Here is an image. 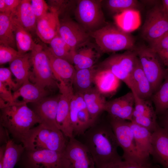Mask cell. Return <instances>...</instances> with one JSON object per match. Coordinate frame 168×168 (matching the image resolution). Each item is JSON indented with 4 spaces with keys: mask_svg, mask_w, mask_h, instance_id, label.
Returning <instances> with one entry per match:
<instances>
[{
    "mask_svg": "<svg viewBox=\"0 0 168 168\" xmlns=\"http://www.w3.org/2000/svg\"><path fill=\"white\" fill-rule=\"evenodd\" d=\"M81 136L83 139L81 142L90 152L96 168H102L122 160L118 152L119 144L109 122L102 124L95 122Z\"/></svg>",
    "mask_w": 168,
    "mask_h": 168,
    "instance_id": "6da1fadb",
    "label": "cell"
},
{
    "mask_svg": "<svg viewBox=\"0 0 168 168\" xmlns=\"http://www.w3.org/2000/svg\"><path fill=\"white\" fill-rule=\"evenodd\" d=\"M59 99V94L54 96H47L34 103L32 110L39 119L40 123L58 128L56 118Z\"/></svg>",
    "mask_w": 168,
    "mask_h": 168,
    "instance_id": "e0dca14e",
    "label": "cell"
},
{
    "mask_svg": "<svg viewBox=\"0 0 168 168\" xmlns=\"http://www.w3.org/2000/svg\"><path fill=\"white\" fill-rule=\"evenodd\" d=\"M59 99L56 122L59 129L68 138L74 137L70 113V103L74 92L72 86L59 83Z\"/></svg>",
    "mask_w": 168,
    "mask_h": 168,
    "instance_id": "5bb4252c",
    "label": "cell"
},
{
    "mask_svg": "<svg viewBox=\"0 0 168 168\" xmlns=\"http://www.w3.org/2000/svg\"><path fill=\"white\" fill-rule=\"evenodd\" d=\"M58 128L40 123L31 128L22 143L25 150H49L63 152L68 140Z\"/></svg>",
    "mask_w": 168,
    "mask_h": 168,
    "instance_id": "3957f363",
    "label": "cell"
},
{
    "mask_svg": "<svg viewBox=\"0 0 168 168\" xmlns=\"http://www.w3.org/2000/svg\"><path fill=\"white\" fill-rule=\"evenodd\" d=\"M13 14L0 13V44L16 48L12 22Z\"/></svg>",
    "mask_w": 168,
    "mask_h": 168,
    "instance_id": "1f68e13d",
    "label": "cell"
},
{
    "mask_svg": "<svg viewBox=\"0 0 168 168\" xmlns=\"http://www.w3.org/2000/svg\"><path fill=\"white\" fill-rule=\"evenodd\" d=\"M110 119V124L119 146L123 150L124 160L143 165L151 163L146 162L139 155L129 122L111 117Z\"/></svg>",
    "mask_w": 168,
    "mask_h": 168,
    "instance_id": "8992f818",
    "label": "cell"
},
{
    "mask_svg": "<svg viewBox=\"0 0 168 168\" xmlns=\"http://www.w3.org/2000/svg\"><path fill=\"white\" fill-rule=\"evenodd\" d=\"M99 69L98 66L95 65L90 68L76 70L72 83L75 92L82 93L92 88Z\"/></svg>",
    "mask_w": 168,
    "mask_h": 168,
    "instance_id": "f546056e",
    "label": "cell"
},
{
    "mask_svg": "<svg viewBox=\"0 0 168 168\" xmlns=\"http://www.w3.org/2000/svg\"><path fill=\"white\" fill-rule=\"evenodd\" d=\"M165 80L152 96L156 114L161 115L168 109V74Z\"/></svg>",
    "mask_w": 168,
    "mask_h": 168,
    "instance_id": "e575fe53",
    "label": "cell"
},
{
    "mask_svg": "<svg viewBox=\"0 0 168 168\" xmlns=\"http://www.w3.org/2000/svg\"><path fill=\"white\" fill-rule=\"evenodd\" d=\"M24 101L17 100L0 109V125L12 136L13 139L22 143L29 131L39 119Z\"/></svg>",
    "mask_w": 168,
    "mask_h": 168,
    "instance_id": "7a4b0ae2",
    "label": "cell"
},
{
    "mask_svg": "<svg viewBox=\"0 0 168 168\" xmlns=\"http://www.w3.org/2000/svg\"><path fill=\"white\" fill-rule=\"evenodd\" d=\"M94 84L102 95H110L117 91L120 80L110 71L99 68L95 77Z\"/></svg>",
    "mask_w": 168,
    "mask_h": 168,
    "instance_id": "d4e9b609",
    "label": "cell"
},
{
    "mask_svg": "<svg viewBox=\"0 0 168 168\" xmlns=\"http://www.w3.org/2000/svg\"><path fill=\"white\" fill-rule=\"evenodd\" d=\"M49 44V49L55 56L73 64V57L74 50L66 43L59 34L50 41Z\"/></svg>",
    "mask_w": 168,
    "mask_h": 168,
    "instance_id": "836d02e7",
    "label": "cell"
},
{
    "mask_svg": "<svg viewBox=\"0 0 168 168\" xmlns=\"http://www.w3.org/2000/svg\"><path fill=\"white\" fill-rule=\"evenodd\" d=\"M70 113L74 137L82 135L93 124L81 93L74 92L70 101Z\"/></svg>",
    "mask_w": 168,
    "mask_h": 168,
    "instance_id": "4fadbf2b",
    "label": "cell"
},
{
    "mask_svg": "<svg viewBox=\"0 0 168 168\" xmlns=\"http://www.w3.org/2000/svg\"><path fill=\"white\" fill-rule=\"evenodd\" d=\"M49 93V91L42 88L28 80L14 92L13 101L21 96L23 98V100L27 103H35L48 96Z\"/></svg>",
    "mask_w": 168,
    "mask_h": 168,
    "instance_id": "484cf974",
    "label": "cell"
},
{
    "mask_svg": "<svg viewBox=\"0 0 168 168\" xmlns=\"http://www.w3.org/2000/svg\"><path fill=\"white\" fill-rule=\"evenodd\" d=\"M131 91L133 94L134 99V109L132 118L140 115L156 113L149 102L146 100L140 98L134 91Z\"/></svg>",
    "mask_w": 168,
    "mask_h": 168,
    "instance_id": "8d00e7d4",
    "label": "cell"
},
{
    "mask_svg": "<svg viewBox=\"0 0 168 168\" xmlns=\"http://www.w3.org/2000/svg\"><path fill=\"white\" fill-rule=\"evenodd\" d=\"M152 146L154 161L168 168V133L159 125L152 133Z\"/></svg>",
    "mask_w": 168,
    "mask_h": 168,
    "instance_id": "44dd1931",
    "label": "cell"
},
{
    "mask_svg": "<svg viewBox=\"0 0 168 168\" xmlns=\"http://www.w3.org/2000/svg\"><path fill=\"white\" fill-rule=\"evenodd\" d=\"M81 93L94 124L99 116L105 111L107 101L104 96L96 87H92Z\"/></svg>",
    "mask_w": 168,
    "mask_h": 168,
    "instance_id": "cb8c5ba5",
    "label": "cell"
},
{
    "mask_svg": "<svg viewBox=\"0 0 168 168\" xmlns=\"http://www.w3.org/2000/svg\"><path fill=\"white\" fill-rule=\"evenodd\" d=\"M161 115V125L160 126L168 133V109Z\"/></svg>",
    "mask_w": 168,
    "mask_h": 168,
    "instance_id": "c3c4849f",
    "label": "cell"
},
{
    "mask_svg": "<svg viewBox=\"0 0 168 168\" xmlns=\"http://www.w3.org/2000/svg\"><path fill=\"white\" fill-rule=\"evenodd\" d=\"M138 58L134 50H127L123 53L111 55L98 66L100 69L110 71L131 90V76Z\"/></svg>",
    "mask_w": 168,
    "mask_h": 168,
    "instance_id": "52a82bcc",
    "label": "cell"
},
{
    "mask_svg": "<svg viewBox=\"0 0 168 168\" xmlns=\"http://www.w3.org/2000/svg\"><path fill=\"white\" fill-rule=\"evenodd\" d=\"M21 1V0H5L6 7L5 13L14 14Z\"/></svg>",
    "mask_w": 168,
    "mask_h": 168,
    "instance_id": "f6af8a7d",
    "label": "cell"
},
{
    "mask_svg": "<svg viewBox=\"0 0 168 168\" xmlns=\"http://www.w3.org/2000/svg\"><path fill=\"white\" fill-rule=\"evenodd\" d=\"M101 0H80L77 2L75 15L77 22L89 33L97 30L106 24Z\"/></svg>",
    "mask_w": 168,
    "mask_h": 168,
    "instance_id": "ba28073f",
    "label": "cell"
},
{
    "mask_svg": "<svg viewBox=\"0 0 168 168\" xmlns=\"http://www.w3.org/2000/svg\"><path fill=\"white\" fill-rule=\"evenodd\" d=\"M20 160L23 168H66L63 152L25 150Z\"/></svg>",
    "mask_w": 168,
    "mask_h": 168,
    "instance_id": "30bf717a",
    "label": "cell"
},
{
    "mask_svg": "<svg viewBox=\"0 0 168 168\" xmlns=\"http://www.w3.org/2000/svg\"><path fill=\"white\" fill-rule=\"evenodd\" d=\"M3 159V168H14L25 151L23 144L16 143L8 136Z\"/></svg>",
    "mask_w": 168,
    "mask_h": 168,
    "instance_id": "d6a6232c",
    "label": "cell"
},
{
    "mask_svg": "<svg viewBox=\"0 0 168 168\" xmlns=\"http://www.w3.org/2000/svg\"><path fill=\"white\" fill-rule=\"evenodd\" d=\"M68 139L63 152L66 168H96L92 156L87 147L74 137Z\"/></svg>",
    "mask_w": 168,
    "mask_h": 168,
    "instance_id": "7c38bea8",
    "label": "cell"
},
{
    "mask_svg": "<svg viewBox=\"0 0 168 168\" xmlns=\"http://www.w3.org/2000/svg\"><path fill=\"white\" fill-rule=\"evenodd\" d=\"M30 58L33 68L30 81L50 91L58 88L59 84L52 72L43 44H36L31 51Z\"/></svg>",
    "mask_w": 168,
    "mask_h": 168,
    "instance_id": "5b68a950",
    "label": "cell"
},
{
    "mask_svg": "<svg viewBox=\"0 0 168 168\" xmlns=\"http://www.w3.org/2000/svg\"><path fill=\"white\" fill-rule=\"evenodd\" d=\"M131 82V91H134L140 98L147 100L152 97L153 92L151 84L142 69L138 57L132 73Z\"/></svg>",
    "mask_w": 168,
    "mask_h": 168,
    "instance_id": "603a6c76",
    "label": "cell"
},
{
    "mask_svg": "<svg viewBox=\"0 0 168 168\" xmlns=\"http://www.w3.org/2000/svg\"><path fill=\"white\" fill-rule=\"evenodd\" d=\"M106 5L110 11L117 14L128 10L137 9L138 3L136 0H109L106 1Z\"/></svg>",
    "mask_w": 168,
    "mask_h": 168,
    "instance_id": "d590c367",
    "label": "cell"
},
{
    "mask_svg": "<svg viewBox=\"0 0 168 168\" xmlns=\"http://www.w3.org/2000/svg\"><path fill=\"white\" fill-rule=\"evenodd\" d=\"M6 4L5 0H0V12L5 13L6 11Z\"/></svg>",
    "mask_w": 168,
    "mask_h": 168,
    "instance_id": "681fc988",
    "label": "cell"
},
{
    "mask_svg": "<svg viewBox=\"0 0 168 168\" xmlns=\"http://www.w3.org/2000/svg\"><path fill=\"white\" fill-rule=\"evenodd\" d=\"M89 34L102 53L134 50L136 46L135 39L131 34L110 24H107Z\"/></svg>",
    "mask_w": 168,
    "mask_h": 168,
    "instance_id": "277c9868",
    "label": "cell"
},
{
    "mask_svg": "<svg viewBox=\"0 0 168 168\" xmlns=\"http://www.w3.org/2000/svg\"><path fill=\"white\" fill-rule=\"evenodd\" d=\"M157 54L162 64L168 68V49L157 52Z\"/></svg>",
    "mask_w": 168,
    "mask_h": 168,
    "instance_id": "bcb514c9",
    "label": "cell"
},
{
    "mask_svg": "<svg viewBox=\"0 0 168 168\" xmlns=\"http://www.w3.org/2000/svg\"><path fill=\"white\" fill-rule=\"evenodd\" d=\"M114 19L116 26L130 33L138 29L141 24L140 14L137 9H129L116 14Z\"/></svg>",
    "mask_w": 168,
    "mask_h": 168,
    "instance_id": "83f0119b",
    "label": "cell"
},
{
    "mask_svg": "<svg viewBox=\"0 0 168 168\" xmlns=\"http://www.w3.org/2000/svg\"><path fill=\"white\" fill-rule=\"evenodd\" d=\"M59 34L62 39L72 49L89 41V33L77 22L70 18L60 21Z\"/></svg>",
    "mask_w": 168,
    "mask_h": 168,
    "instance_id": "9a60e30c",
    "label": "cell"
},
{
    "mask_svg": "<svg viewBox=\"0 0 168 168\" xmlns=\"http://www.w3.org/2000/svg\"><path fill=\"white\" fill-rule=\"evenodd\" d=\"M59 26L58 11L53 7L50 12L37 21L35 31L42 42L49 44L59 34Z\"/></svg>",
    "mask_w": 168,
    "mask_h": 168,
    "instance_id": "2e32d148",
    "label": "cell"
},
{
    "mask_svg": "<svg viewBox=\"0 0 168 168\" xmlns=\"http://www.w3.org/2000/svg\"><path fill=\"white\" fill-rule=\"evenodd\" d=\"M102 168H160L157 165L152 163L141 164L137 163L121 160L108 164Z\"/></svg>",
    "mask_w": 168,
    "mask_h": 168,
    "instance_id": "ab89813d",
    "label": "cell"
},
{
    "mask_svg": "<svg viewBox=\"0 0 168 168\" xmlns=\"http://www.w3.org/2000/svg\"><path fill=\"white\" fill-rule=\"evenodd\" d=\"M47 54L51 69L56 79L59 83L72 86L76 72L74 66L68 61L55 56L49 47L43 44Z\"/></svg>",
    "mask_w": 168,
    "mask_h": 168,
    "instance_id": "ffe728a7",
    "label": "cell"
},
{
    "mask_svg": "<svg viewBox=\"0 0 168 168\" xmlns=\"http://www.w3.org/2000/svg\"><path fill=\"white\" fill-rule=\"evenodd\" d=\"M136 53L142 69L150 82L153 94L165 78L166 72L157 54L144 45L136 46Z\"/></svg>",
    "mask_w": 168,
    "mask_h": 168,
    "instance_id": "9c48e42d",
    "label": "cell"
},
{
    "mask_svg": "<svg viewBox=\"0 0 168 168\" xmlns=\"http://www.w3.org/2000/svg\"><path fill=\"white\" fill-rule=\"evenodd\" d=\"M9 134L7 130L3 126L0 125V142L2 145L7 143L8 136Z\"/></svg>",
    "mask_w": 168,
    "mask_h": 168,
    "instance_id": "7dc6e473",
    "label": "cell"
},
{
    "mask_svg": "<svg viewBox=\"0 0 168 168\" xmlns=\"http://www.w3.org/2000/svg\"><path fill=\"white\" fill-rule=\"evenodd\" d=\"M156 115L155 113L139 115L133 118L131 122L147 129L152 133L159 125L156 120Z\"/></svg>",
    "mask_w": 168,
    "mask_h": 168,
    "instance_id": "74e56055",
    "label": "cell"
},
{
    "mask_svg": "<svg viewBox=\"0 0 168 168\" xmlns=\"http://www.w3.org/2000/svg\"><path fill=\"white\" fill-rule=\"evenodd\" d=\"M129 124L132 130L138 152L146 162H151L152 152V133L147 129L132 122Z\"/></svg>",
    "mask_w": 168,
    "mask_h": 168,
    "instance_id": "7402d4cb",
    "label": "cell"
},
{
    "mask_svg": "<svg viewBox=\"0 0 168 168\" xmlns=\"http://www.w3.org/2000/svg\"><path fill=\"white\" fill-rule=\"evenodd\" d=\"M102 53L96 44L90 41L77 47L74 49L73 63L76 70L87 68L95 65Z\"/></svg>",
    "mask_w": 168,
    "mask_h": 168,
    "instance_id": "ac0fdd59",
    "label": "cell"
},
{
    "mask_svg": "<svg viewBox=\"0 0 168 168\" xmlns=\"http://www.w3.org/2000/svg\"><path fill=\"white\" fill-rule=\"evenodd\" d=\"M9 63V68L19 88L24 82L29 80L32 66L30 53H25Z\"/></svg>",
    "mask_w": 168,
    "mask_h": 168,
    "instance_id": "4316f807",
    "label": "cell"
},
{
    "mask_svg": "<svg viewBox=\"0 0 168 168\" xmlns=\"http://www.w3.org/2000/svg\"><path fill=\"white\" fill-rule=\"evenodd\" d=\"M31 5L37 21L48 12L49 7L44 0H31Z\"/></svg>",
    "mask_w": 168,
    "mask_h": 168,
    "instance_id": "b9f144b4",
    "label": "cell"
},
{
    "mask_svg": "<svg viewBox=\"0 0 168 168\" xmlns=\"http://www.w3.org/2000/svg\"><path fill=\"white\" fill-rule=\"evenodd\" d=\"M0 98L7 103L13 102V94L6 86L0 82Z\"/></svg>",
    "mask_w": 168,
    "mask_h": 168,
    "instance_id": "ee69618b",
    "label": "cell"
},
{
    "mask_svg": "<svg viewBox=\"0 0 168 168\" xmlns=\"http://www.w3.org/2000/svg\"><path fill=\"white\" fill-rule=\"evenodd\" d=\"M13 16L29 32L35 31L37 20L31 6V0H21Z\"/></svg>",
    "mask_w": 168,
    "mask_h": 168,
    "instance_id": "f1b7e54d",
    "label": "cell"
},
{
    "mask_svg": "<svg viewBox=\"0 0 168 168\" xmlns=\"http://www.w3.org/2000/svg\"><path fill=\"white\" fill-rule=\"evenodd\" d=\"M133 94L128 92L124 95L107 101L105 111L110 117L131 121L134 108Z\"/></svg>",
    "mask_w": 168,
    "mask_h": 168,
    "instance_id": "d6986e66",
    "label": "cell"
},
{
    "mask_svg": "<svg viewBox=\"0 0 168 168\" xmlns=\"http://www.w3.org/2000/svg\"><path fill=\"white\" fill-rule=\"evenodd\" d=\"M24 54L21 53L10 46L0 44V64L10 63Z\"/></svg>",
    "mask_w": 168,
    "mask_h": 168,
    "instance_id": "f35d334b",
    "label": "cell"
},
{
    "mask_svg": "<svg viewBox=\"0 0 168 168\" xmlns=\"http://www.w3.org/2000/svg\"><path fill=\"white\" fill-rule=\"evenodd\" d=\"M168 31V14L162 5H157L148 12L142 26L141 35L150 44Z\"/></svg>",
    "mask_w": 168,
    "mask_h": 168,
    "instance_id": "8fae6325",
    "label": "cell"
},
{
    "mask_svg": "<svg viewBox=\"0 0 168 168\" xmlns=\"http://www.w3.org/2000/svg\"><path fill=\"white\" fill-rule=\"evenodd\" d=\"M12 22L17 51L23 54L31 51L36 44L33 41L30 32L21 25L13 16Z\"/></svg>",
    "mask_w": 168,
    "mask_h": 168,
    "instance_id": "4dcf8cb0",
    "label": "cell"
},
{
    "mask_svg": "<svg viewBox=\"0 0 168 168\" xmlns=\"http://www.w3.org/2000/svg\"><path fill=\"white\" fill-rule=\"evenodd\" d=\"M162 2L163 7L168 14V0H163Z\"/></svg>",
    "mask_w": 168,
    "mask_h": 168,
    "instance_id": "f907efd6",
    "label": "cell"
},
{
    "mask_svg": "<svg viewBox=\"0 0 168 168\" xmlns=\"http://www.w3.org/2000/svg\"><path fill=\"white\" fill-rule=\"evenodd\" d=\"M12 73L10 68L2 67L0 68V82L14 92L19 88V86L12 80Z\"/></svg>",
    "mask_w": 168,
    "mask_h": 168,
    "instance_id": "60d3db41",
    "label": "cell"
},
{
    "mask_svg": "<svg viewBox=\"0 0 168 168\" xmlns=\"http://www.w3.org/2000/svg\"><path fill=\"white\" fill-rule=\"evenodd\" d=\"M149 47L156 53L168 49V31L157 40L150 44Z\"/></svg>",
    "mask_w": 168,
    "mask_h": 168,
    "instance_id": "7bdbcfd3",
    "label": "cell"
},
{
    "mask_svg": "<svg viewBox=\"0 0 168 168\" xmlns=\"http://www.w3.org/2000/svg\"><path fill=\"white\" fill-rule=\"evenodd\" d=\"M166 74H168V72H166Z\"/></svg>",
    "mask_w": 168,
    "mask_h": 168,
    "instance_id": "816d5d0a",
    "label": "cell"
}]
</instances>
